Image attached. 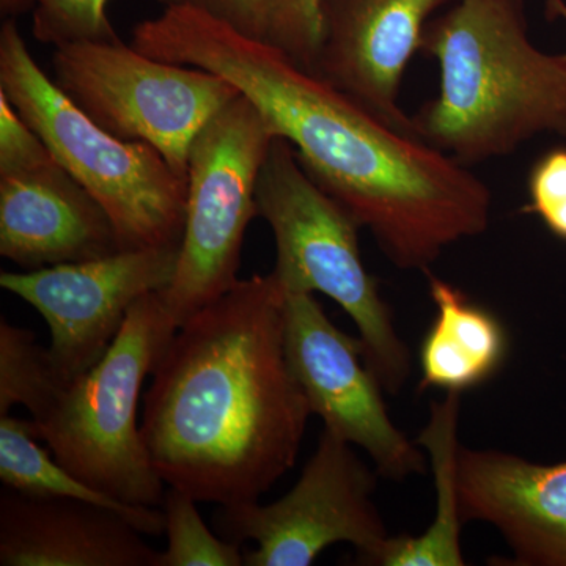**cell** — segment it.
I'll use <instances>...</instances> for the list:
<instances>
[{
	"instance_id": "1",
	"label": "cell",
	"mask_w": 566,
	"mask_h": 566,
	"mask_svg": "<svg viewBox=\"0 0 566 566\" xmlns=\"http://www.w3.org/2000/svg\"><path fill=\"white\" fill-rule=\"evenodd\" d=\"M132 46L232 82L398 270L428 273L446 249L490 227L493 196L485 181L266 41L207 11L166 7L133 29Z\"/></svg>"
},
{
	"instance_id": "2",
	"label": "cell",
	"mask_w": 566,
	"mask_h": 566,
	"mask_svg": "<svg viewBox=\"0 0 566 566\" xmlns=\"http://www.w3.org/2000/svg\"><path fill=\"white\" fill-rule=\"evenodd\" d=\"M283 307L275 275L255 274L178 327L140 423L166 485L249 504L296 463L312 411L286 357Z\"/></svg>"
},
{
	"instance_id": "3",
	"label": "cell",
	"mask_w": 566,
	"mask_h": 566,
	"mask_svg": "<svg viewBox=\"0 0 566 566\" xmlns=\"http://www.w3.org/2000/svg\"><path fill=\"white\" fill-rule=\"evenodd\" d=\"M420 51L438 61L441 88L412 128L463 166L566 137V65L532 43L524 0H457L428 22Z\"/></svg>"
},
{
	"instance_id": "4",
	"label": "cell",
	"mask_w": 566,
	"mask_h": 566,
	"mask_svg": "<svg viewBox=\"0 0 566 566\" xmlns=\"http://www.w3.org/2000/svg\"><path fill=\"white\" fill-rule=\"evenodd\" d=\"M0 92L102 205L122 249L180 248L188 178L153 145L114 136L71 102L32 57L13 20L0 29Z\"/></svg>"
},
{
	"instance_id": "5",
	"label": "cell",
	"mask_w": 566,
	"mask_h": 566,
	"mask_svg": "<svg viewBox=\"0 0 566 566\" xmlns=\"http://www.w3.org/2000/svg\"><path fill=\"white\" fill-rule=\"evenodd\" d=\"M256 214L273 230V274L283 293H322L356 324L365 357L387 394L411 374V353L395 327L375 275L359 248L363 229L352 212L304 169L292 144L275 137L260 170Z\"/></svg>"
},
{
	"instance_id": "6",
	"label": "cell",
	"mask_w": 566,
	"mask_h": 566,
	"mask_svg": "<svg viewBox=\"0 0 566 566\" xmlns=\"http://www.w3.org/2000/svg\"><path fill=\"white\" fill-rule=\"evenodd\" d=\"M177 327L161 293L145 294L92 370L73 379L33 434L66 471L123 504L164 502V480L145 446L137 406L145 378L161 359Z\"/></svg>"
},
{
	"instance_id": "7",
	"label": "cell",
	"mask_w": 566,
	"mask_h": 566,
	"mask_svg": "<svg viewBox=\"0 0 566 566\" xmlns=\"http://www.w3.org/2000/svg\"><path fill=\"white\" fill-rule=\"evenodd\" d=\"M275 137L255 104L238 95L193 139L180 255L159 292L177 329L240 281L245 232L259 216L256 182Z\"/></svg>"
},
{
	"instance_id": "8",
	"label": "cell",
	"mask_w": 566,
	"mask_h": 566,
	"mask_svg": "<svg viewBox=\"0 0 566 566\" xmlns=\"http://www.w3.org/2000/svg\"><path fill=\"white\" fill-rule=\"evenodd\" d=\"M52 71L93 122L120 139L153 145L185 178L193 139L241 95L211 71L158 61L122 40L55 48Z\"/></svg>"
},
{
	"instance_id": "9",
	"label": "cell",
	"mask_w": 566,
	"mask_h": 566,
	"mask_svg": "<svg viewBox=\"0 0 566 566\" xmlns=\"http://www.w3.org/2000/svg\"><path fill=\"white\" fill-rule=\"evenodd\" d=\"M378 475L324 428L289 493L268 505L221 506L214 527L229 542L255 543L244 553L248 566H311L335 543H349L359 564L371 565L390 536L374 501Z\"/></svg>"
},
{
	"instance_id": "10",
	"label": "cell",
	"mask_w": 566,
	"mask_h": 566,
	"mask_svg": "<svg viewBox=\"0 0 566 566\" xmlns=\"http://www.w3.org/2000/svg\"><path fill=\"white\" fill-rule=\"evenodd\" d=\"M285 352L312 415L363 449L379 475L401 482L428 471V458L394 423L363 340L338 329L312 293H285Z\"/></svg>"
},
{
	"instance_id": "11",
	"label": "cell",
	"mask_w": 566,
	"mask_h": 566,
	"mask_svg": "<svg viewBox=\"0 0 566 566\" xmlns=\"http://www.w3.org/2000/svg\"><path fill=\"white\" fill-rule=\"evenodd\" d=\"M180 248H140L35 271L0 274V286L40 312L51 329L59 374L92 370L120 333L133 305L172 281Z\"/></svg>"
},
{
	"instance_id": "12",
	"label": "cell",
	"mask_w": 566,
	"mask_h": 566,
	"mask_svg": "<svg viewBox=\"0 0 566 566\" xmlns=\"http://www.w3.org/2000/svg\"><path fill=\"white\" fill-rule=\"evenodd\" d=\"M453 0H323L315 74L400 132L412 118L400 106L406 66L422 50L428 20ZM419 137V136H417Z\"/></svg>"
},
{
	"instance_id": "13",
	"label": "cell",
	"mask_w": 566,
	"mask_h": 566,
	"mask_svg": "<svg viewBox=\"0 0 566 566\" xmlns=\"http://www.w3.org/2000/svg\"><path fill=\"white\" fill-rule=\"evenodd\" d=\"M464 524L493 526L517 566H566V461L536 464L502 450L460 447Z\"/></svg>"
},
{
	"instance_id": "14",
	"label": "cell",
	"mask_w": 566,
	"mask_h": 566,
	"mask_svg": "<svg viewBox=\"0 0 566 566\" xmlns=\"http://www.w3.org/2000/svg\"><path fill=\"white\" fill-rule=\"evenodd\" d=\"M118 251L109 216L57 159L0 175V255L22 271Z\"/></svg>"
},
{
	"instance_id": "15",
	"label": "cell",
	"mask_w": 566,
	"mask_h": 566,
	"mask_svg": "<svg viewBox=\"0 0 566 566\" xmlns=\"http://www.w3.org/2000/svg\"><path fill=\"white\" fill-rule=\"evenodd\" d=\"M109 506L0 494L2 566H158L159 553Z\"/></svg>"
},
{
	"instance_id": "16",
	"label": "cell",
	"mask_w": 566,
	"mask_h": 566,
	"mask_svg": "<svg viewBox=\"0 0 566 566\" xmlns=\"http://www.w3.org/2000/svg\"><path fill=\"white\" fill-rule=\"evenodd\" d=\"M427 275L436 315L420 345V390L463 394L485 385L509 357L504 324L452 283Z\"/></svg>"
},
{
	"instance_id": "17",
	"label": "cell",
	"mask_w": 566,
	"mask_h": 566,
	"mask_svg": "<svg viewBox=\"0 0 566 566\" xmlns=\"http://www.w3.org/2000/svg\"><path fill=\"white\" fill-rule=\"evenodd\" d=\"M461 394L447 392L442 400L433 401L430 419L417 444L427 453L433 471L436 490L434 517L423 534L389 536L374 566H464L461 531L463 520L458 495V420Z\"/></svg>"
},
{
	"instance_id": "18",
	"label": "cell",
	"mask_w": 566,
	"mask_h": 566,
	"mask_svg": "<svg viewBox=\"0 0 566 566\" xmlns=\"http://www.w3.org/2000/svg\"><path fill=\"white\" fill-rule=\"evenodd\" d=\"M36 441L32 420L14 419L10 415L0 417V480L3 486L33 497L76 499L109 506L125 516L140 534H164L166 521L163 510L123 504L88 486L51 458V450L43 449Z\"/></svg>"
},
{
	"instance_id": "19",
	"label": "cell",
	"mask_w": 566,
	"mask_h": 566,
	"mask_svg": "<svg viewBox=\"0 0 566 566\" xmlns=\"http://www.w3.org/2000/svg\"><path fill=\"white\" fill-rule=\"evenodd\" d=\"M70 382L62 378L50 348L36 342L35 334L0 322V417L24 406L32 419H40L57 401Z\"/></svg>"
},
{
	"instance_id": "20",
	"label": "cell",
	"mask_w": 566,
	"mask_h": 566,
	"mask_svg": "<svg viewBox=\"0 0 566 566\" xmlns=\"http://www.w3.org/2000/svg\"><path fill=\"white\" fill-rule=\"evenodd\" d=\"M196 504V499L174 486L164 495L167 547L159 553L158 566L244 565L243 545L212 534Z\"/></svg>"
},
{
	"instance_id": "21",
	"label": "cell",
	"mask_w": 566,
	"mask_h": 566,
	"mask_svg": "<svg viewBox=\"0 0 566 566\" xmlns=\"http://www.w3.org/2000/svg\"><path fill=\"white\" fill-rule=\"evenodd\" d=\"M111 0H0L3 14L33 10V35L41 44L62 48L88 41H118L107 14Z\"/></svg>"
},
{
	"instance_id": "22",
	"label": "cell",
	"mask_w": 566,
	"mask_h": 566,
	"mask_svg": "<svg viewBox=\"0 0 566 566\" xmlns=\"http://www.w3.org/2000/svg\"><path fill=\"white\" fill-rule=\"evenodd\" d=\"M323 0H262V40L315 73L322 43Z\"/></svg>"
},
{
	"instance_id": "23",
	"label": "cell",
	"mask_w": 566,
	"mask_h": 566,
	"mask_svg": "<svg viewBox=\"0 0 566 566\" xmlns=\"http://www.w3.org/2000/svg\"><path fill=\"white\" fill-rule=\"evenodd\" d=\"M528 205L554 237L566 241V148H554L536 161L528 175Z\"/></svg>"
},
{
	"instance_id": "24",
	"label": "cell",
	"mask_w": 566,
	"mask_h": 566,
	"mask_svg": "<svg viewBox=\"0 0 566 566\" xmlns=\"http://www.w3.org/2000/svg\"><path fill=\"white\" fill-rule=\"evenodd\" d=\"M54 158L39 133L0 92V175L24 172Z\"/></svg>"
},
{
	"instance_id": "25",
	"label": "cell",
	"mask_w": 566,
	"mask_h": 566,
	"mask_svg": "<svg viewBox=\"0 0 566 566\" xmlns=\"http://www.w3.org/2000/svg\"><path fill=\"white\" fill-rule=\"evenodd\" d=\"M166 7H192L207 11L244 35L262 40V0H158Z\"/></svg>"
},
{
	"instance_id": "26",
	"label": "cell",
	"mask_w": 566,
	"mask_h": 566,
	"mask_svg": "<svg viewBox=\"0 0 566 566\" xmlns=\"http://www.w3.org/2000/svg\"><path fill=\"white\" fill-rule=\"evenodd\" d=\"M549 11L551 13L554 14V17H562L566 21V6L564 3V0H558L556 6H554L553 9H551ZM560 57L566 65V52H564V54H560Z\"/></svg>"
},
{
	"instance_id": "27",
	"label": "cell",
	"mask_w": 566,
	"mask_h": 566,
	"mask_svg": "<svg viewBox=\"0 0 566 566\" xmlns=\"http://www.w3.org/2000/svg\"><path fill=\"white\" fill-rule=\"evenodd\" d=\"M553 2H556V0H547V6H549V3H553Z\"/></svg>"
}]
</instances>
